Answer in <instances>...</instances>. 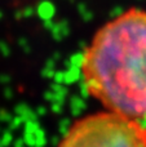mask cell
<instances>
[{"label":"cell","mask_w":146,"mask_h":147,"mask_svg":"<svg viewBox=\"0 0 146 147\" xmlns=\"http://www.w3.org/2000/svg\"><path fill=\"white\" fill-rule=\"evenodd\" d=\"M87 92L107 111L146 120V9L129 8L95 34L82 57Z\"/></svg>","instance_id":"obj_1"},{"label":"cell","mask_w":146,"mask_h":147,"mask_svg":"<svg viewBox=\"0 0 146 147\" xmlns=\"http://www.w3.org/2000/svg\"><path fill=\"white\" fill-rule=\"evenodd\" d=\"M57 147H146V127L110 111L89 115L72 124Z\"/></svg>","instance_id":"obj_2"}]
</instances>
